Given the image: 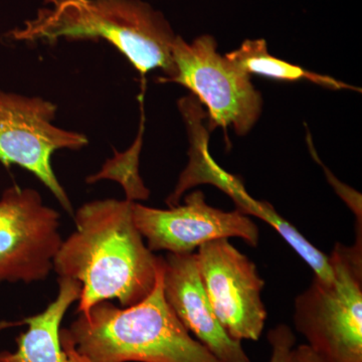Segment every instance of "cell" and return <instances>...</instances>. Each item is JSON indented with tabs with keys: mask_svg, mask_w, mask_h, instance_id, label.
<instances>
[{
	"mask_svg": "<svg viewBox=\"0 0 362 362\" xmlns=\"http://www.w3.org/2000/svg\"><path fill=\"white\" fill-rule=\"evenodd\" d=\"M132 207L126 199H100L74 214L75 230L62 243L54 271L82 286L78 314L109 300L122 308L133 306L153 290L161 257L145 244Z\"/></svg>",
	"mask_w": 362,
	"mask_h": 362,
	"instance_id": "1",
	"label": "cell"
},
{
	"mask_svg": "<svg viewBox=\"0 0 362 362\" xmlns=\"http://www.w3.org/2000/svg\"><path fill=\"white\" fill-rule=\"evenodd\" d=\"M178 107L187 125L190 143L189 161L181 173L173 194L166 199V204L169 207L178 206L181 197L189 188L202 183H209L232 197L240 213L257 216L261 211L262 202L252 199L239 178L226 173L209 156L207 150L209 131L202 124L206 114L202 111L199 100L190 95L180 99Z\"/></svg>",
	"mask_w": 362,
	"mask_h": 362,
	"instance_id": "11",
	"label": "cell"
},
{
	"mask_svg": "<svg viewBox=\"0 0 362 362\" xmlns=\"http://www.w3.org/2000/svg\"><path fill=\"white\" fill-rule=\"evenodd\" d=\"M216 40L202 35L188 44L177 35L173 47L175 74L161 83H176L206 105L209 130L233 128L246 135L261 116L263 99L249 74L216 52Z\"/></svg>",
	"mask_w": 362,
	"mask_h": 362,
	"instance_id": "5",
	"label": "cell"
},
{
	"mask_svg": "<svg viewBox=\"0 0 362 362\" xmlns=\"http://www.w3.org/2000/svg\"><path fill=\"white\" fill-rule=\"evenodd\" d=\"M202 287L214 315L235 340L258 341L265 328L263 279L246 255L228 242L211 240L195 252Z\"/></svg>",
	"mask_w": 362,
	"mask_h": 362,
	"instance_id": "8",
	"label": "cell"
},
{
	"mask_svg": "<svg viewBox=\"0 0 362 362\" xmlns=\"http://www.w3.org/2000/svg\"><path fill=\"white\" fill-rule=\"evenodd\" d=\"M58 107L42 97H28L0 90V162L6 168L30 171L74 216L66 190L54 175L52 156L57 150L87 146L86 135L54 125Z\"/></svg>",
	"mask_w": 362,
	"mask_h": 362,
	"instance_id": "6",
	"label": "cell"
},
{
	"mask_svg": "<svg viewBox=\"0 0 362 362\" xmlns=\"http://www.w3.org/2000/svg\"><path fill=\"white\" fill-rule=\"evenodd\" d=\"M166 301L188 332L221 362H252L242 346L223 329L202 287L194 252L162 257Z\"/></svg>",
	"mask_w": 362,
	"mask_h": 362,
	"instance_id": "10",
	"label": "cell"
},
{
	"mask_svg": "<svg viewBox=\"0 0 362 362\" xmlns=\"http://www.w3.org/2000/svg\"><path fill=\"white\" fill-rule=\"evenodd\" d=\"M328 258L332 282L297 296L295 328L323 362H362V246L337 243Z\"/></svg>",
	"mask_w": 362,
	"mask_h": 362,
	"instance_id": "4",
	"label": "cell"
},
{
	"mask_svg": "<svg viewBox=\"0 0 362 362\" xmlns=\"http://www.w3.org/2000/svg\"><path fill=\"white\" fill-rule=\"evenodd\" d=\"M143 121L139 134L129 148L124 152L115 150L112 158L105 162L101 170L95 175L88 176L86 182L94 185L100 180H109L117 181L123 187L126 194V201L136 202L146 201L150 190L145 187L139 173L140 154L143 143Z\"/></svg>",
	"mask_w": 362,
	"mask_h": 362,
	"instance_id": "14",
	"label": "cell"
},
{
	"mask_svg": "<svg viewBox=\"0 0 362 362\" xmlns=\"http://www.w3.org/2000/svg\"><path fill=\"white\" fill-rule=\"evenodd\" d=\"M59 337L87 362H221L190 335L166 301L162 257L148 296L126 308L100 302L78 314Z\"/></svg>",
	"mask_w": 362,
	"mask_h": 362,
	"instance_id": "2",
	"label": "cell"
},
{
	"mask_svg": "<svg viewBox=\"0 0 362 362\" xmlns=\"http://www.w3.org/2000/svg\"><path fill=\"white\" fill-rule=\"evenodd\" d=\"M286 362H323L309 345L293 347Z\"/></svg>",
	"mask_w": 362,
	"mask_h": 362,
	"instance_id": "16",
	"label": "cell"
},
{
	"mask_svg": "<svg viewBox=\"0 0 362 362\" xmlns=\"http://www.w3.org/2000/svg\"><path fill=\"white\" fill-rule=\"evenodd\" d=\"M268 341L272 347L269 362H286L290 351L295 346L296 338L289 326L280 324L269 331Z\"/></svg>",
	"mask_w": 362,
	"mask_h": 362,
	"instance_id": "15",
	"label": "cell"
},
{
	"mask_svg": "<svg viewBox=\"0 0 362 362\" xmlns=\"http://www.w3.org/2000/svg\"><path fill=\"white\" fill-rule=\"evenodd\" d=\"M56 299L37 315L0 327L26 325L28 330L16 338V352H0V362H87L75 350L62 344L61 324L71 304L80 299L82 286L71 279L59 278Z\"/></svg>",
	"mask_w": 362,
	"mask_h": 362,
	"instance_id": "12",
	"label": "cell"
},
{
	"mask_svg": "<svg viewBox=\"0 0 362 362\" xmlns=\"http://www.w3.org/2000/svg\"><path fill=\"white\" fill-rule=\"evenodd\" d=\"M133 220L150 251L192 254L211 240L240 238L250 246L259 244L258 226L235 209L223 211L209 206L201 190L187 194L185 204L158 209L133 202Z\"/></svg>",
	"mask_w": 362,
	"mask_h": 362,
	"instance_id": "9",
	"label": "cell"
},
{
	"mask_svg": "<svg viewBox=\"0 0 362 362\" xmlns=\"http://www.w3.org/2000/svg\"><path fill=\"white\" fill-rule=\"evenodd\" d=\"M20 42L105 40L141 75L161 69L175 74L173 47L177 35L165 16L141 0H45L37 16L9 33Z\"/></svg>",
	"mask_w": 362,
	"mask_h": 362,
	"instance_id": "3",
	"label": "cell"
},
{
	"mask_svg": "<svg viewBox=\"0 0 362 362\" xmlns=\"http://www.w3.org/2000/svg\"><path fill=\"white\" fill-rule=\"evenodd\" d=\"M226 57L249 75L256 74L287 82H297L304 78L330 89H352L350 86L335 78L312 73L301 66L275 58L269 54L268 45L263 39L244 40L239 49L228 52Z\"/></svg>",
	"mask_w": 362,
	"mask_h": 362,
	"instance_id": "13",
	"label": "cell"
},
{
	"mask_svg": "<svg viewBox=\"0 0 362 362\" xmlns=\"http://www.w3.org/2000/svg\"><path fill=\"white\" fill-rule=\"evenodd\" d=\"M58 211L40 192L18 185L0 197V283L40 282L54 270L63 239Z\"/></svg>",
	"mask_w": 362,
	"mask_h": 362,
	"instance_id": "7",
	"label": "cell"
}]
</instances>
